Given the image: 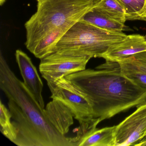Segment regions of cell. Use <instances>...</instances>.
<instances>
[{
    "instance_id": "3",
    "label": "cell",
    "mask_w": 146,
    "mask_h": 146,
    "mask_svg": "<svg viewBox=\"0 0 146 146\" xmlns=\"http://www.w3.org/2000/svg\"><path fill=\"white\" fill-rule=\"evenodd\" d=\"M36 12L25 23V46L36 44L58 27L77 22L98 3L91 0H38Z\"/></svg>"
},
{
    "instance_id": "12",
    "label": "cell",
    "mask_w": 146,
    "mask_h": 146,
    "mask_svg": "<svg viewBox=\"0 0 146 146\" xmlns=\"http://www.w3.org/2000/svg\"><path fill=\"white\" fill-rule=\"evenodd\" d=\"M76 22L60 26L39 41L31 51L36 58L42 59L54 52L58 42L67 31Z\"/></svg>"
},
{
    "instance_id": "7",
    "label": "cell",
    "mask_w": 146,
    "mask_h": 146,
    "mask_svg": "<svg viewBox=\"0 0 146 146\" xmlns=\"http://www.w3.org/2000/svg\"><path fill=\"white\" fill-rule=\"evenodd\" d=\"M146 136V102L115 125L114 146H134Z\"/></svg>"
},
{
    "instance_id": "11",
    "label": "cell",
    "mask_w": 146,
    "mask_h": 146,
    "mask_svg": "<svg viewBox=\"0 0 146 146\" xmlns=\"http://www.w3.org/2000/svg\"><path fill=\"white\" fill-rule=\"evenodd\" d=\"M118 63L125 76L146 89V52L134 54Z\"/></svg>"
},
{
    "instance_id": "5",
    "label": "cell",
    "mask_w": 146,
    "mask_h": 146,
    "mask_svg": "<svg viewBox=\"0 0 146 146\" xmlns=\"http://www.w3.org/2000/svg\"><path fill=\"white\" fill-rule=\"evenodd\" d=\"M47 82L51 98L67 106L79 124L93 118V108L86 95L65 77Z\"/></svg>"
},
{
    "instance_id": "14",
    "label": "cell",
    "mask_w": 146,
    "mask_h": 146,
    "mask_svg": "<svg viewBox=\"0 0 146 146\" xmlns=\"http://www.w3.org/2000/svg\"><path fill=\"white\" fill-rule=\"evenodd\" d=\"M81 20L100 29L112 32H122L125 28L124 24L108 17L94 8L85 14Z\"/></svg>"
},
{
    "instance_id": "19",
    "label": "cell",
    "mask_w": 146,
    "mask_h": 146,
    "mask_svg": "<svg viewBox=\"0 0 146 146\" xmlns=\"http://www.w3.org/2000/svg\"><path fill=\"white\" fill-rule=\"evenodd\" d=\"M136 146H146V136L134 145Z\"/></svg>"
},
{
    "instance_id": "8",
    "label": "cell",
    "mask_w": 146,
    "mask_h": 146,
    "mask_svg": "<svg viewBox=\"0 0 146 146\" xmlns=\"http://www.w3.org/2000/svg\"><path fill=\"white\" fill-rule=\"evenodd\" d=\"M15 56L25 85L40 106L45 108L42 96L43 83L31 59L25 53L19 49L16 51Z\"/></svg>"
},
{
    "instance_id": "6",
    "label": "cell",
    "mask_w": 146,
    "mask_h": 146,
    "mask_svg": "<svg viewBox=\"0 0 146 146\" xmlns=\"http://www.w3.org/2000/svg\"><path fill=\"white\" fill-rule=\"evenodd\" d=\"M91 57L52 53L41 59L39 70L47 82L84 70Z\"/></svg>"
},
{
    "instance_id": "21",
    "label": "cell",
    "mask_w": 146,
    "mask_h": 146,
    "mask_svg": "<svg viewBox=\"0 0 146 146\" xmlns=\"http://www.w3.org/2000/svg\"><path fill=\"white\" fill-rule=\"evenodd\" d=\"M36 1H38V0H36ZM91 1H94V2H96V3H98L99 4L101 1L102 0H91Z\"/></svg>"
},
{
    "instance_id": "9",
    "label": "cell",
    "mask_w": 146,
    "mask_h": 146,
    "mask_svg": "<svg viewBox=\"0 0 146 146\" xmlns=\"http://www.w3.org/2000/svg\"><path fill=\"white\" fill-rule=\"evenodd\" d=\"M144 52H146V36L140 35H129L120 42L110 47L101 58L106 61L118 63Z\"/></svg>"
},
{
    "instance_id": "4",
    "label": "cell",
    "mask_w": 146,
    "mask_h": 146,
    "mask_svg": "<svg viewBox=\"0 0 146 146\" xmlns=\"http://www.w3.org/2000/svg\"><path fill=\"white\" fill-rule=\"evenodd\" d=\"M127 35L100 29L82 20L73 25L58 42L54 52L101 58L108 49Z\"/></svg>"
},
{
    "instance_id": "10",
    "label": "cell",
    "mask_w": 146,
    "mask_h": 146,
    "mask_svg": "<svg viewBox=\"0 0 146 146\" xmlns=\"http://www.w3.org/2000/svg\"><path fill=\"white\" fill-rule=\"evenodd\" d=\"M45 109L47 116L55 129L61 135L66 136L70 127L74 123V116L71 110L56 100H52L48 103Z\"/></svg>"
},
{
    "instance_id": "15",
    "label": "cell",
    "mask_w": 146,
    "mask_h": 146,
    "mask_svg": "<svg viewBox=\"0 0 146 146\" xmlns=\"http://www.w3.org/2000/svg\"><path fill=\"white\" fill-rule=\"evenodd\" d=\"M94 9L121 23L127 21L125 9L117 0H102Z\"/></svg>"
},
{
    "instance_id": "1",
    "label": "cell",
    "mask_w": 146,
    "mask_h": 146,
    "mask_svg": "<svg viewBox=\"0 0 146 146\" xmlns=\"http://www.w3.org/2000/svg\"><path fill=\"white\" fill-rule=\"evenodd\" d=\"M0 88L8 100V106L19 146H77L75 137L58 132L43 108L0 56Z\"/></svg>"
},
{
    "instance_id": "16",
    "label": "cell",
    "mask_w": 146,
    "mask_h": 146,
    "mask_svg": "<svg viewBox=\"0 0 146 146\" xmlns=\"http://www.w3.org/2000/svg\"><path fill=\"white\" fill-rule=\"evenodd\" d=\"M12 116L9 109L0 101V130L7 139L14 143L17 137V130L11 121Z\"/></svg>"
},
{
    "instance_id": "17",
    "label": "cell",
    "mask_w": 146,
    "mask_h": 146,
    "mask_svg": "<svg viewBox=\"0 0 146 146\" xmlns=\"http://www.w3.org/2000/svg\"><path fill=\"white\" fill-rule=\"evenodd\" d=\"M125 9L127 20H138L145 0H117Z\"/></svg>"
},
{
    "instance_id": "18",
    "label": "cell",
    "mask_w": 146,
    "mask_h": 146,
    "mask_svg": "<svg viewBox=\"0 0 146 146\" xmlns=\"http://www.w3.org/2000/svg\"><path fill=\"white\" fill-rule=\"evenodd\" d=\"M138 20L146 21V0H145V4L141 13L138 18Z\"/></svg>"
},
{
    "instance_id": "20",
    "label": "cell",
    "mask_w": 146,
    "mask_h": 146,
    "mask_svg": "<svg viewBox=\"0 0 146 146\" xmlns=\"http://www.w3.org/2000/svg\"><path fill=\"white\" fill-rule=\"evenodd\" d=\"M6 1V0H0V4L1 5H2L3 4H4L5 2Z\"/></svg>"
},
{
    "instance_id": "13",
    "label": "cell",
    "mask_w": 146,
    "mask_h": 146,
    "mask_svg": "<svg viewBox=\"0 0 146 146\" xmlns=\"http://www.w3.org/2000/svg\"><path fill=\"white\" fill-rule=\"evenodd\" d=\"M115 126L96 128L82 137L78 146H114Z\"/></svg>"
},
{
    "instance_id": "2",
    "label": "cell",
    "mask_w": 146,
    "mask_h": 146,
    "mask_svg": "<svg viewBox=\"0 0 146 146\" xmlns=\"http://www.w3.org/2000/svg\"><path fill=\"white\" fill-rule=\"evenodd\" d=\"M86 95L93 117L101 121L146 102V89L121 72L118 63L106 61L95 69H85L65 77Z\"/></svg>"
}]
</instances>
